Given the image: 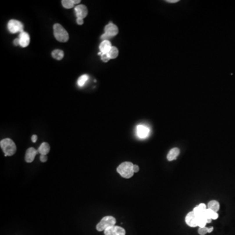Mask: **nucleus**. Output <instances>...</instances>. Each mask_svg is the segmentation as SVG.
Wrapping results in <instances>:
<instances>
[{"label":"nucleus","instance_id":"16","mask_svg":"<svg viewBox=\"0 0 235 235\" xmlns=\"http://www.w3.org/2000/svg\"><path fill=\"white\" fill-rule=\"evenodd\" d=\"M207 208L212 210L214 212H218L220 210V204L216 200H211L207 204Z\"/></svg>","mask_w":235,"mask_h":235},{"label":"nucleus","instance_id":"9","mask_svg":"<svg viewBox=\"0 0 235 235\" xmlns=\"http://www.w3.org/2000/svg\"><path fill=\"white\" fill-rule=\"evenodd\" d=\"M76 16L77 18H84L88 15V9L84 5H78L75 8Z\"/></svg>","mask_w":235,"mask_h":235},{"label":"nucleus","instance_id":"18","mask_svg":"<svg viewBox=\"0 0 235 235\" xmlns=\"http://www.w3.org/2000/svg\"><path fill=\"white\" fill-rule=\"evenodd\" d=\"M118 53H119V52H118V50L116 47L112 46L111 49L110 50L109 53H108V55L109 56L110 59H115L116 58L118 57Z\"/></svg>","mask_w":235,"mask_h":235},{"label":"nucleus","instance_id":"31","mask_svg":"<svg viewBox=\"0 0 235 235\" xmlns=\"http://www.w3.org/2000/svg\"><path fill=\"white\" fill-rule=\"evenodd\" d=\"M37 140V136L36 135V134H33L31 137V141H32L33 142H36Z\"/></svg>","mask_w":235,"mask_h":235},{"label":"nucleus","instance_id":"12","mask_svg":"<svg viewBox=\"0 0 235 235\" xmlns=\"http://www.w3.org/2000/svg\"><path fill=\"white\" fill-rule=\"evenodd\" d=\"M39 153L38 150H35L34 148H30L27 150L25 155V160L26 162L31 163L33 162L36 155Z\"/></svg>","mask_w":235,"mask_h":235},{"label":"nucleus","instance_id":"17","mask_svg":"<svg viewBox=\"0 0 235 235\" xmlns=\"http://www.w3.org/2000/svg\"><path fill=\"white\" fill-rule=\"evenodd\" d=\"M52 56L57 60H61L64 56V52L62 50L56 49L52 52Z\"/></svg>","mask_w":235,"mask_h":235},{"label":"nucleus","instance_id":"34","mask_svg":"<svg viewBox=\"0 0 235 235\" xmlns=\"http://www.w3.org/2000/svg\"><path fill=\"white\" fill-rule=\"evenodd\" d=\"M213 230H214V228H213V227H209V228H208V233H211V232H212V231H213Z\"/></svg>","mask_w":235,"mask_h":235},{"label":"nucleus","instance_id":"20","mask_svg":"<svg viewBox=\"0 0 235 235\" xmlns=\"http://www.w3.org/2000/svg\"><path fill=\"white\" fill-rule=\"evenodd\" d=\"M62 4L63 7L65 9H71L75 5L73 0H63V1H62Z\"/></svg>","mask_w":235,"mask_h":235},{"label":"nucleus","instance_id":"11","mask_svg":"<svg viewBox=\"0 0 235 235\" xmlns=\"http://www.w3.org/2000/svg\"><path fill=\"white\" fill-rule=\"evenodd\" d=\"M18 39L20 41V45L22 47H26L30 43V37L27 32L23 31L19 34Z\"/></svg>","mask_w":235,"mask_h":235},{"label":"nucleus","instance_id":"5","mask_svg":"<svg viewBox=\"0 0 235 235\" xmlns=\"http://www.w3.org/2000/svg\"><path fill=\"white\" fill-rule=\"evenodd\" d=\"M8 30L11 33H22L24 31V25L20 21L17 20H10L7 24Z\"/></svg>","mask_w":235,"mask_h":235},{"label":"nucleus","instance_id":"7","mask_svg":"<svg viewBox=\"0 0 235 235\" xmlns=\"http://www.w3.org/2000/svg\"><path fill=\"white\" fill-rule=\"evenodd\" d=\"M186 223L187 225L191 227H195L198 226V218L195 215L194 212H190L187 214L186 216Z\"/></svg>","mask_w":235,"mask_h":235},{"label":"nucleus","instance_id":"15","mask_svg":"<svg viewBox=\"0 0 235 235\" xmlns=\"http://www.w3.org/2000/svg\"><path fill=\"white\" fill-rule=\"evenodd\" d=\"M51 147L47 142H43L42 143L38 149V152L41 155H47L50 152Z\"/></svg>","mask_w":235,"mask_h":235},{"label":"nucleus","instance_id":"8","mask_svg":"<svg viewBox=\"0 0 235 235\" xmlns=\"http://www.w3.org/2000/svg\"><path fill=\"white\" fill-rule=\"evenodd\" d=\"M105 33H106L110 37H112L118 33V28L114 24L110 22L105 27Z\"/></svg>","mask_w":235,"mask_h":235},{"label":"nucleus","instance_id":"19","mask_svg":"<svg viewBox=\"0 0 235 235\" xmlns=\"http://www.w3.org/2000/svg\"><path fill=\"white\" fill-rule=\"evenodd\" d=\"M88 75H83L80 76V77L78 78V81H77V84L78 85L80 86V87H82L84 84H86V82L88 80Z\"/></svg>","mask_w":235,"mask_h":235},{"label":"nucleus","instance_id":"26","mask_svg":"<svg viewBox=\"0 0 235 235\" xmlns=\"http://www.w3.org/2000/svg\"><path fill=\"white\" fill-rule=\"evenodd\" d=\"M47 159H48V157H47L46 155H41L40 156V160L41 162H46L47 161Z\"/></svg>","mask_w":235,"mask_h":235},{"label":"nucleus","instance_id":"25","mask_svg":"<svg viewBox=\"0 0 235 235\" xmlns=\"http://www.w3.org/2000/svg\"><path fill=\"white\" fill-rule=\"evenodd\" d=\"M101 38L102 39H103V41H109V39H110L111 37H109L108 35H107L106 33H104L101 35Z\"/></svg>","mask_w":235,"mask_h":235},{"label":"nucleus","instance_id":"3","mask_svg":"<svg viewBox=\"0 0 235 235\" xmlns=\"http://www.w3.org/2000/svg\"><path fill=\"white\" fill-rule=\"evenodd\" d=\"M54 35L57 41L61 43H65L69 40V34L65 29L60 24H55L53 26Z\"/></svg>","mask_w":235,"mask_h":235},{"label":"nucleus","instance_id":"28","mask_svg":"<svg viewBox=\"0 0 235 235\" xmlns=\"http://www.w3.org/2000/svg\"><path fill=\"white\" fill-rule=\"evenodd\" d=\"M76 22L78 25H82L83 23H84V20L82 18H77V19H76Z\"/></svg>","mask_w":235,"mask_h":235},{"label":"nucleus","instance_id":"30","mask_svg":"<svg viewBox=\"0 0 235 235\" xmlns=\"http://www.w3.org/2000/svg\"><path fill=\"white\" fill-rule=\"evenodd\" d=\"M218 214L217 212H214L212 216V220H216L218 218Z\"/></svg>","mask_w":235,"mask_h":235},{"label":"nucleus","instance_id":"14","mask_svg":"<svg viewBox=\"0 0 235 235\" xmlns=\"http://www.w3.org/2000/svg\"><path fill=\"white\" fill-rule=\"evenodd\" d=\"M179 154H180V150L178 148H174L171 149L167 154V157L168 161L171 162V161L176 159L177 157L178 156Z\"/></svg>","mask_w":235,"mask_h":235},{"label":"nucleus","instance_id":"27","mask_svg":"<svg viewBox=\"0 0 235 235\" xmlns=\"http://www.w3.org/2000/svg\"><path fill=\"white\" fill-rule=\"evenodd\" d=\"M198 206H199V207L200 208V209L202 210H204V211L205 210L207 209V206L205 204H204V203H200V204H199Z\"/></svg>","mask_w":235,"mask_h":235},{"label":"nucleus","instance_id":"13","mask_svg":"<svg viewBox=\"0 0 235 235\" xmlns=\"http://www.w3.org/2000/svg\"><path fill=\"white\" fill-rule=\"evenodd\" d=\"M111 43L109 41H103L100 44L99 50L102 54H108L112 48Z\"/></svg>","mask_w":235,"mask_h":235},{"label":"nucleus","instance_id":"2","mask_svg":"<svg viewBox=\"0 0 235 235\" xmlns=\"http://www.w3.org/2000/svg\"><path fill=\"white\" fill-rule=\"evenodd\" d=\"M133 164L131 162H123L118 166L117 172L124 178H130L134 175Z\"/></svg>","mask_w":235,"mask_h":235},{"label":"nucleus","instance_id":"6","mask_svg":"<svg viewBox=\"0 0 235 235\" xmlns=\"http://www.w3.org/2000/svg\"><path fill=\"white\" fill-rule=\"evenodd\" d=\"M105 235H125V231L119 226H113L104 231Z\"/></svg>","mask_w":235,"mask_h":235},{"label":"nucleus","instance_id":"1","mask_svg":"<svg viewBox=\"0 0 235 235\" xmlns=\"http://www.w3.org/2000/svg\"><path fill=\"white\" fill-rule=\"evenodd\" d=\"M0 146H1L3 152L5 153V157L13 155L17 151L16 144L10 139H3L0 142Z\"/></svg>","mask_w":235,"mask_h":235},{"label":"nucleus","instance_id":"29","mask_svg":"<svg viewBox=\"0 0 235 235\" xmlns=\"http://www.w3.org/2000/svg\"><path fill=\"white\" fill-rule=\"evenodd\" d=\"M139 166L137 165H133V171H134V173L139 172Z\"/></svg>","mask_w":235,"mask_h":235},{"label":"nucleus","instance_id":"23","mask_svg":"<svg viewBox=\"0 0 235 235\" xmlns=\"http://www.w3.org/2000/svg\"><path fill=\"white\" fill-rule=\"evenodd\" d=\"M198 233L200 235H205L208 233V228L206 227H200L198 230Z\"/></svg>","mask_w":235,"mask_h":235},{"label":"nucleus","instance_id":"33","mask_svg":"<svg viewBox=\"0 0 235 235\" xmlns=\"http://www.w3.org/2000/svg\"><path fill=\"white\" fill-rule=\"evenodd\" d=\"M168 3H176L178 1V0H168V1H166Z\"/></svg>","mask_w":235,"mask_h":235},{"label":"nucleus","instance_id":"24","mask_svg":"<svg viewBox=\"0 0 235 235\" xmlns=\"http://www.w3.org/2000/svg\"><path fill=\"white\" fill-rule=\"evenodd\" d=\"M101 56V60L103 62H108L110 60L108 54H102Z\"/></svg>","mask_w":235,"mask_h":235},{"label":"nucleus","instance_id":"22","mask_svg":"<svg viewBox=\"0 0 235 235\" xmlns=\"http://www.w3.org/2000/svg\"><path fill=\"white\" fill-rule=\"evenodd\" d=\"M214 213V212H213L212 210H211L210 209H208V208H207V210H204V216L207 219H212V216Z\"/></svg>","mask_w":235,"mask_h":235},{"label":"nucleus","instance_id":"21","mask_svg":"<svg viewBox=\"0 0 235 235\" xmlns=\"http://www.w3.org/2000/svg\"><path fill=\"white\" fill-rule=\"evenodd\" d=\"M198 218V226L199 227H204L207 223V219L205 217H200Z\"/></svg>","mask_w":235,"mask_h":235},{"label":"nucleus","instance_id":"10","mask_svg":"<svg viewBox=\"0 0 235 235\" xmlns=\"http://www.w3.org/2000/svg\"><path fill=\"white\" fill-rule=\"evenodd\" d=\"M150 129L146 126L139 125L137 127V134L139 138L145 139L149 135Z\"/></svg>","mask_w":235,"mask_h":235},{"label":"nucleus","instance_id":"32","mask_svg":"<svg viewBox=\"0 0 235 235\" xmlns=\"http://www.w3.org/2000/svg\"><path fill=\"white\" fill-rule=\"evenodd\" d=\"M13 43H14V44L15 46L20 45V41H19V39H18V38L15 39V41H14V42H13Z\"/></svg>","mask_w":235,"mask_h":235},{"label":"nucleus","instance_id":"4","mask_svg":"<svg viewBox=\"0 0 235 235\" xmlns=\"http://www.w3.org/2000/svg\"><path fill=\"white\" fill-rule=\"evenodd\" d=\"M116 223V219L112 216H105L96 226V229L98 231H103L107 229L115 226Z\"/></svg>","mask_w":235,"mask_h":235}]
</instances>
